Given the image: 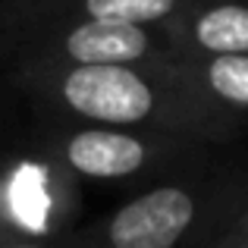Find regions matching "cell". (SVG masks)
Returning a JSON list of instances; mask_svg holds the SVG:
<instances>
[{"instance_id":"cell-9","label":"cell","mask_w":248,"mask_h":248,"mask_svg":"<svg viewBox=\"0 0 248 248\" xmlns=\"http://www.w3.org/2000/svg\"><path fill=\"white\" fill-rule=\"evenodd\" d=\"M3 248H76L73 239H66V242H57V245H29V242H10Z\"/></svg>"},{"instance_id":"cell-1","label":"cell","mask_w":248,"mask_h":248,"mask_svg":"<svg viewBox=\"0 0 248 248\" xmlns=\"http://www.w3.org/2000/svg\"><path fill=\"white\" fill-rule=\"evenodd\" d=\"M16 85L50 120L107 129H139L201 145H226L242 132L173 66H41L16 63Z\"/></svg>"},{"instance_id":"cell-6","label":"cell","mask_w":248,"mask_h":248,"mask_svg":"<svg viewBox=\"0 0 248 248\" xmlns=\"http://www.w3.org/2000/svg\"><path fill=\"white\" fill-rule=\"evenodd\" d=\"M198 0H6V29L44 22H104L167 29Z\"/></svg>"},{"instance_id":"cell-3","label":"cell","mask_w":248,"mask_h":248,"mask_svg":"<svg viewBox=\"0 0 248 248\" xmlns=\"http://www.w3.org/2000/svg\"><path fill=\"white\" fill-rule=\"evenodd\" d=\"M41 145L79 182H145L170 179L211 164V145L139 129H107L50 120Z\"/></svg>"},{"instance_id":"cell-7","label":"cell","mask_w":248,"mask_h":248,"mask_svg":"<svg viewBox=\"0 0 248 248\" xmlns=\"http://www.w3.org/2000/svg\"><path fill=\"white\" fill-rule=\"evenodd\" d=\"M176 63L248 57V0H198L164 29Z\"/></svg>"},{"instance_id":"cell-8","label":"cell","mask_w":248,"mask_h":248,"mask_svg":"<svg viewBox=\"0 0 248 248\" xmlns=\"http://www.w3.org/2000/svg\"><path fill=\"white\" fill-rule=\"evenodd\" d=\"M204 248H248V188L239 198V204L226 214V220L217 226Z\"/></svg>"},{"instance_id":"cell-4","label":"cell","mask_w":248,"mask_h":248,"mask_svg":"<svg viewBox=\"0 0 248 248\" xmlns=\"http://www.w3.org/2000/svg\"><path fill=\"white\" fill-rule=\"evenodd\" d=\"M79 207V179L41 141L0 157V230L10 242H66L76 236Z\"/></svg>"},{"instance_id":"cell-2","label":"cell","mask_w":248,"mask_h":248,"mask_svg":"<svg viewBox=\"0 0 248 248\" xmlns=\"http://www.w3.org/2000/svg\"><path fill=\"white\" fill-rule=\"evenodd\" d=\"M248 188V170L201 167L148 186L76 232V248H204Z\"/></svg>"},{"instance_id":"cell-10","label":"cell","mask_w":248,"mask_h":248,"mask_svg":"<svg viewBox=\"0 0 248 248\" xmlns=\"http://www.w3.org/2000/svg\"><path fill=\"white\" fill-rule=\"evenodd\" d=\"M3 245H10V236H6V232L0 230V248H3Z\"/></svg>"},{"instance_id":"cell-5","label":"cell","mask_w":248,"mask_h":248,"mask_svg":"<svg viewBox=\"0 0 248 248\" xmlns=\"http://www.w3.org/2000/svg\"><path fill=\"white\" fill-rule=\"evenodd\" d=\"M16 63L41 66H173L164 29L104 22H44L13 29Z\"/></svg>"}]
</instances>
